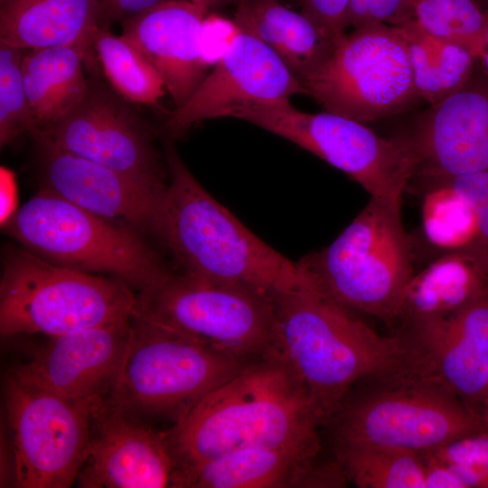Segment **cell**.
I'll use <instances>...</instances> for the list:
<instances>
[{"label":"cell","instance_id":"6da1fadb","mask_svg":"<svg viewBox=\"0 0 488 488\" xmlns=\"http://www.w3.org/2000/svg\"><path fill=\"white\" fill-rule=\"evenodd\" d=\"M302 272L296 286L273 297L277 352L324 427L360 381L428 364L406 333L379 334Z\"/></svg>","mask_w":488,"mask_h":488},{"label":"cell","instance_id":"7a4b0ae2","mask_svg":"<svg viewBox=\"0 0 488 488\" xmlns=\"http://www.w3.org/2000/svg\"><path fill=\"white\" fill-rule=\"evenodd\" d=\"M322 427L290 365L276 353L249 363L164 431L181 470L254 446L323 453Z\"/></svg>","mask_w":488,"mask_h":488},{"label":"cell","instance_id":"3957f363","mask_svg":"<svg viewBox=\"0 0 488 488\" xmlns=\"http://www.w3.org/2000/svg\"><path fill=\"white\" fill-rule=\"evenodd\" d=\"M168 183L155 237L181 272L251 287L274 297L303 277L295 263L272 249L214 199L181 158L173 139L162 138Z\"/></svg>","mask_w":488,"mask_h":488},{"label":"cell","instance_id":"277c9868","mask_svg":"<svg viewBox=\"0 0 488 488\" xmlns=\"http://www.w3.org/2000/svg\"><path fill=\"white\" fill-rule=\"evenodd\" d=\"M333 445L424 453L488 430L483 418L428 367L367 378L324 427Z\"/></svg>","mask_w":488,"mask_h":488},{"label":"cell","instance_id":"5b68a950","mask_svg":"<svg viewBox=\"0 0 488 488\" xmlns=\"http://www.w3.org/2000/svg\"><path fill=\"white\" fill-rule=\"evenodd\" d=\"M250 362L135 314L122 368L105 403L149 425H174Z\"/></svg>","mask_w":488,"mask_h":488},{"label":"cell","instance_id":"8992f818","mask_svg":"<svg viewBox=\"0 0 488 488\" xmlns=\"http://www.w3.org/2000/svg\"><path fill=\"white\" fill-rule=\"evenodd\" d=\"M136 304V292L115 277L55 265L20 245L5 252L0 279L3 337H53L108 324L131 318Z\"/></svg>","mask_w":488,"mask_h":488},{"label":"cell","instance_id":"52a82bcc","mask_svg":"<svg viewBox=\"0 0 488 488\" xmlns=\"http://www.w3.org/2000/svg\"><path fill=\"white\" fill-rule=\"evenodd\" d=\"M401 207L370 198L327 247L298 262L326 293L352 311L399 323L404 292L414 274Z\"/></svg>","mask_w":488,"mask_h":488},{"label":"cell","instance_id":"ba28073f","mask_svg":"<svg viewBox=\"0 0 488 488\" xmlns=\"http://www.w3.org/2000/svg\"><path fill=\"white\" fill-rule=\"evenodd\" d=\"M35 256L61 267L115 277L136 293L170 269L142 238L40 186L4 224Z\"/></svg>","mask_w":488,"mask_h":488},{"label":"cell","instance_id":"9c48e42d","mask_svg":"<svg viewBox=\"0 0 488 488\" xmlns=\"http://www.w3.org/2000/svg\"><path fill=\"white\" fill-rule=\"evenodd\" d=\"M136 314L254 361L277 352L273 298L247 286L167 271L136 293Z\"/></svg>","mask_w":488,"mask_h":488},{"label":"cell","instance_id":"30bf717a","mask_svg":"<svg viewBox=\"0 0 488 488\" xmlns=\"http://www.w3.org/2000/svg\"><path fill=\"white\" fill-rule=\"evenodd\" d=\"M300 84L324 111L364 124L419 99L407 42L398 27L385 23L343 34Z\"/></svg>","mask_w":488,"mask_h":488},{"label":"cell","instance_id":"8fae6325","mask_svg":"<svg viewBox=\"0 0 488 488\" xmlns=\"http://www.w3.org/2000/svg\"><path fill=\"white\" fill-rule=\"evenodd\" d=\"M249 122L311 152L346 174L370 198L401 207L403 194L417 174L408 139L384 138L360 121L331 113H307L290 101L248 110Z\"/></svg>","mask_w":488,"mask_h":488},{"label":"cell","instance_id":"7c38bea8","mask_svg":"<svg viewBox=\"0 0 488 488\" xmlns=\"http://www.w3.org/2000/svg\"><path fill=\"white\" fill-rule=\"evenodd\" d=\"M11 483L68 488L88 454L94 408L28 384L10 371L4 383Z\"/></svg>","mask_w":488,"mask_h":488},{"label":"cell","instance_id":"4fadbf2b","mask_svg":"<svg viewBox=\"0 0 488 488\" xmlns=\"http://www.w3.org/2000/svg\"><path fill=\"white\" fill-rule=\"evenodd\" d=\"M128 103L109 86L89 80L84 99L69 115L34 132L65 151L164 192L168 183L164 153L156 148L149 127Z\"/></svg>","mask_w":488,"mask_h":488},{"label":"cell","instance_id":"5bb4252c","mask_svg":"<svg viewBox=\"0 0 488 488\" xmlns=\"http://www.w3.org/2000/svg\"><path fill=\"white\" fill-rule=\"evenodd\" d=\"M298 93H303L301 84L281 59L238 28L196 90L165 121V136L179 137L208 119L239 118L248 110L290 101Z\"/></svg>","mask_w":488,"mask_h":488},{"label":"cell","instance_id":"9a60e30c","mask_svg":"<svg viewBox=\"0 0 488 488\" xmlns=\"http://www.w3.org/2000/svg\"><path fill=\"white\" fill-rule=\"evenodd\" d=\"M131 318L49 337L9 371L28 384L96 410L107 401L119 376Z\"/></svg>","mask_w":488,"mask_h":488},{"label":"cell","instance_id":"2e32d148","mask_svg":"<svg viewBox=\"0 0 488 488\" xmlns=\"http://www.w3.org/2000/svg\"><path fill=\"white\" fill-rule=\"evenodd\" d=\"M31 135L40 155V186L142 238L155 236L164 192L65 151L39 132Z\"/></svg>","mask_w":488,"mask_h":488},{"label":"cell","instance_id":"e0dca14e","mask_svg":"<svg viewBox=\"0 0 488 488\" xmlns=\"http://www.w3.org/2000/svg\"><path fill=\"white\" fill-rule=\"evenodd\" d=\"M81 488H177L178 467L164 431L104 403L91 418Z\"/></svg>","mask_w":488,"mask_h":488},{"label":"cell","instance_id":"ac0fdd59","mask_svg":"<svg viewBox=\"0 0 488 488\" xmlns=\"http://www.w3.org/2000/svg\"><path fill=\"white\" fill-rule=\"evenodd\" d=\"M408 140L416 175L431 179L488 171V76L474 71L461 88L429 106Z\"/></svg>","mask_w":488,"mask_h":488},{"label":"cell","instance_id":"d6986e66","mask_svg":"<svg viewBox=\"0 0 488 488\" xmlns=\"http://www.w3.org/2000/svg\"><path fill=\"white\" fill-rule=\"evenodd\" d=\"M207 12L206 5L191 0H172L121 23V35L157 70L175 108L210 71L201 42Z\"/></svg>","mask_w":488,"mask_h":488},{"label":"cell","instance_id":"ffe728a7","mask_svg":"<svg viewBox=\"0 0 488 488\" xmlns=\"http://www.w3.org/2000/svg\"><path fill=\"white\" fill-rule=\"evenodd\" d=\"M331 460L269 446L232 450L181 470L178 488L328 487Z\"/></svg>","mask_w":488,"mask_h":488},{"label":"cell","instance_id":"44dd1931","mask_svg":"<svg viewBox=\"0 0 488 488\" xmlns=\"http://www.w3.org/2000/svg\"><path fill=\"white\" fill-rule=\"evenodd\" d=\"M96 0H0V42L23 50L90 46Z\"/></svg>","mask_w":488,"mask_h":488},{"label":"cell","instance_id":"7402d4cb","mask_svg":"<svg viewBox=\"0 0 488 488\" xmlns=\"http://www.w3.org/2000/svg\"><path fill=\"white\" fill-rule=\"evenodd\" d=\"M486 290L488 257L474 249L441 254L411 277L399 323L447 315Z\"/></svg>","mask_w":488,"mask_h":488},{"label":"cell","instance_id":"603a6c76","mask_svg":"<svg viewBox=\"0 0 488 488\" xmlns=\"http://www.w3.org/2000/svg\"><path fill=\"white\" fill-rule=\"evenodd\" d=\"M89 51L80 45L25 51L22 74L35 131L60 122L84 99L89 87L84 72Z\"/></svg>","mask_w":488,"mask_h":488},{"label":"cell","instance_id":"cb8c5ba5","mask_svg":"<svg viewBox=\"0 0 488 488\" xmlns=\"http://www.w3.org/2000/svg\"><path fill=\"white\" fill-rule=\"evenodd\" d=\"M233 23L270 48L299 82L323 61L334 43L303 13L277 0H240Z\"/></svg>","mask_w":488,"mask_h":488},{"label":"cell","instance_id":"d4e9b609","mask_svg":"<svg viewBox=\"0 0 488 488\" xmlns=\"http://www.w3.org/2000/svg\"><path fill=\"white\" fill-rule=\"evenodd\" d=\"M402 332L443 381L481 415L488 398V354L462 336L445 316L407 323Z\"/></svg>","mask_w":488,"mask_h":488},{"label":"cell","instance_id":"484cf974","mask_svg":"<svg viewBox=\"0 0 488 488\" xmlns=\"http://www.w3.org/2000/svg\"><path fill=\"white\" fill-rule=\"evenodd\" d=\"M396 27L407 42L418 99L429 106L454 93L474 73L476 60L465 48L433 36L416 20Z\"/></svg>","mask_w":488,"mask_h":488},{"label":"cell","instance_id":"4316f807","mask_svg":"<svg viewBox=\"0 0 488 488\" xmlns=\"http://www.w3.org/2000/svg\"><path fill=\"white\" fill-rule=\"evenodd\" d=\"M95 54L109 87L130 103L155 106L165 94L164 80L149 60L109 26L97 25L90 35Z\"/></svg>","mask_w":488,"mask_h":488},{"label":"cell","instance_id":"83f0119b","mask_svg":"<svg viewBox=\"0 0 488 488\" xmlns=\"http://www.w3.org/2000/svg\"><path fill=\"white\" fill-rule=\"evenodd\" d=\"M333 456L360 488H425L420 453L374 445H333Z\"/></svg>","mask_w":488,"mask_h":488},{"label":"cell","instance_id":"f1b7e54d","mask_svg":"<svg viewBox=\"0 0 488 488\" xmlns=\"http://www.w3.org/2000/svg\"><path fill=\"white\" fill-rule=\"evenodd\" d=\"M429 180L432 185L421 205L422 230L427 240L442 254L480 251L475 218L466 201L446 179Z\"/></svg>","mask_w":488,"mask_h":488},{"label":"cell","instance_id":"f546056e","mask_svg":"<svg viewBox=\"0 0 488 488\" xmlns=\"http://www.w3.org/2000/svg\"><path fill=\"white\" fill-rule=\"evenodd\" d=\"M415 20L428 33L467 50L477 61L487 48L486 14L474 0H414Z\"/></svg>","mask_w":488,"mask_h":488},{"label":"cell","instance_id":"4dcf8cb0","mask_svg":"<svg viewBox=\"0 0 488 488\" xmlns=\"http://www.w3.org/2000/svg\"><path fill=\"white\" fill-rule=\"evenodd\" d=\"M26 50L0 42V146L36 127L25 93L22 61Z\"/></svg>","mask_w":488,"mask_h":488},{"label":"cell","instance_id":"1f68e13d","mask_svg":"<svg viewBox=\"0 0 488 488\" xmlns=\"http://www.w3.org/2000/svg\"><path fill=\"white\" fill-rule=\"evenodd\" d=\"M427 453L449 465L465 488H488V430L458 438Z\"/></svg>","mask_w":488,"mask_h":488},{"label":"cell","instance_id":"d6a6232c","mask_svg":"<svg viewBox=\"0 0 488 488\" xmlns=\"http://www.w3.org/2000/svg\"><path fill=\"white\" fill-rule=\"evenodd\" d=\"M415 20L414 0H350L346 26L358 29L385 23L400 26Z\"/></svg>","mask_w":488,"mask_h":488},{"label":"cell","instance_id":"836d02e7","mask_svg":"<svg viewBox=\"0 0 488 488\" xmlns=\"http://www.w3.org/2000/svg\"><path fill=\"white\" fill-rule=\"evenodd\" d=\"M441 178L448 181L470 206L478 230V249L488 257V171Z\"/></svg>","mask_w":488,"mask_h":488},{"label":"cell","instance_id":"e575fe53","mask_svg":"<svg viewBox=\"0 0 488 488\" xmlns=\"http://www.w3.org/2000/svg\"><path fill=\"white\" fill-rule=\"evenodd\" d=\"M350 0H302V13L333 42L345 34Z\"/></svg>","mask_w":488,"mask_h":488},{"label":"cell","instance_id":"d590c367","mask_svg":"<svg viewBox=\"0 0 488 488\" xmlns=\"http://www.w3.org/2000/svg\"><path fill=\"white\" fill-rule=\"evenodd\" d=\"M238 31L235 23L214 15H206L202 31V48L207 63L214 65Z\"/></svg>","mask_w":488,"mask_h":488},{"label":"cell","instance_id":"8d00e7d4","mask_svg":"<svg viewBox=\"0 0 488 488\" xmlns=\"http://www.w3.org/2000/svg\"><path fill=\"white\" fill-rule=\"evenodd\" d=\"M172 0H96L99 25L124 22Z\"/></svg>","mask_w":488,"mask_h":488},{"label":"cell","instance_id":"74e56055","mask_svg":"<svg viewBox=\"0 0 488 488\" xmlns=\"http://www.w3.org/2000/svg\"><path fill=\"white\" fill-rule=\"evenodd\" d=\"M424 462L425 488H465L449 465L430 453H420Z\"/></svg>","mask_w":488,"mask_h":488},{"label":"cell","instance_id":"f35d334b","mask_svg":"<svg viewBox=\"0 0 488 488\" xmlns=\"http://www.w3.org/2000/svg\"><path fill=\"white\" fill-rule=\"evenodd\" d=\"M15 196V184L14 178L12 173L1 167V221L5 224L15 212L16 209L14 208L15 202L14 197Z\"/></svg>","mask_w":488,"mask_h":488},{"label":"cell","instance_id":"ab89813d","mask_svg":"<svg viewBox=\"0 0 488 488\" xmlns=\"http://www.w3.org/2000/svg\"><path fill=\"white\" fill-rule=\"evenodd\" d=\"M481 416L483 418L486 426L488 427V403L483 408Z\"/></svg>","mask_w":488,"mask_h":488},{"label":"cell","instance_id":"60d3db41","mask_svg":"<svg viewBox=\"0 0 488 488\" xmlns=\"http://www.w3.org/2000/svg\"><path fill=\"white\" fill-rule=\"evenodd\" d=\"M230 0H211L209 4V6L211 5H223L225 3H228L230 2Z\"/></svg>","mask_w":488,"mask_h":488},{"label":"cell","instance_id":"b9f144b4","mask_svg":"<svg viewBox=\"0 0 488 488\" xmlns=\"http://www.w3.org/2000/svg\"><path fill=\"white\" fill-rule=\"evenodd\" d=\"M191 1L200 4V5H206L209 8V4L211 0H191Z\"/></svg>","mask_w":488,"mask_h":488},{"label":"cell","instance_id":"7bdbcfd3","mask_svg":"<svg viewBox=\"0 0 488 488\" xmlns=\"http://www.w3.org/2000/svg\"><path fill=\"white\" fill-rule=\"evenodd\" d=\"M487 403H488V398H487V399H486V401H485L483 407H484ZM482 409H483V408H482Z\"/></svg>","mask_w":488,"mask_h":488}]
</instances>
